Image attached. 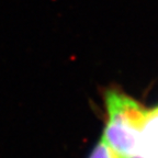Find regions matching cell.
<instances>
[{"instance_id": "6da1fadb", "label": "cell", "mask_w": 158, "mask_h": 158, "mask_svg": "<svg viewBox=\"0 0 158 158\" xmlns=\"http://www.w3.org/2000/svg\"><path fill=\"white\" fill-rule=\"evenodd\" d=\"M104 102L106 122L102 137L125 158H135L149 110L118 89L106 90Z\"/></svg>"}, {"instance_id": "7a4b0ae2", "label": "cell", "mask_w": 158, "mask_h": 158, "mask_svg": "<svg viewBox=\"0 0 158 158\" xmlns=\"http://www.w3.org/2000/svg\"><path fill=\"white\" fill-rule=\"evenodd\" d=\"M135 158H158V106L148 112Z\"/></svg>"}, {"instance_id": "3957f363", "label": "cell", "mask_w": 158, "mask_h": 158, "mask_svg": "<svg viewBox=\"0 0 158 158\" xmlns=\"http://www.w3.org/2000/svg\"><path fill=\"white\" fill-rule=\"evenodd\" d=\"M89 158H125L121 154H118L116 151H114L111 146L106 142L103 137L101 136L99 143L94 146V151L91 152Z\"/></svg>"}]
</instances>
